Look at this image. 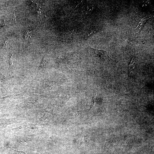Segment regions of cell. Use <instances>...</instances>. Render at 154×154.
I'll list each match as a JSON object with an SVG mask.
<instances>
[{"label":"cell","mask_w":154,"mask_h":154,"mask_svg":"<svg viewBox=\"0 0 154 154\" xmlns=\"http://www.w3.org/2000/svg\"><path fill=\"white\" fill-rule=\"evenodd\" d=\"M149 19L148 17L146 16L140 19L138 23L137 26L135 28L136 30L139 31L138 33L141 31L142 28Z\"/></svg>","instance_id":"obj_2"},{"label":"cell","mask_w":154,"mask_h":154,"mask_svg":"<svg viewBox=\"0 0 154 154\" xmlns=\"http://www.w3.org/2000/svg\"><path fill=\"white\" fill-rule=\"evenodd\" d=\"M135 61L133 57H132L129 66V75L130 76L134 71L135 66Z\"/></svg>","instance_id":"obj_3"},{"label":"cell","mask_w":154,"mask_h":154,"mask_svg":"<svg viewBox=\"0 0 154 154\" xmlns=\"http://www.w3.org/2000/svg\"><path fill=\"white\" fill-rule=\"evenodd\" d=\"M90 50L92 51L93 55L95 57H97L102 60H110V58L106 52L104 50L98 49H95L90 48Z\"/></svg>","instance_id":"obj_1"},{"label":"cell","mask_w":154,"mask_h":154,"mask_svg":"<svg viewBox=\"0 0 154 154\" xmlns=\"http://www.w3.org/2000/svg\"><path fill=\"white\" fill-rule=\"evenodd\" d=\"M15 60L14 58L12 56H11V57L10 59V65L11 66L13 65L14 63V62L15 61Z\"/></svg>","instance_id":"obj_4"},{"label":"cell","mask_w":154,"mask_h":154,"mask_svg":"<svg viewBox=\"0 0 154 154\" xmlns=\"http://www.w3.org/2000/svg\"><path fill=\"white\" fill-rule=\"evenodd\" d=\"M30 32H29V31H27L26 32V33H27V34H26V35L27 36V38H29L31 37V36L30 34Z\"/></svg>","instance_id":"obj_5"}]
</instances>
